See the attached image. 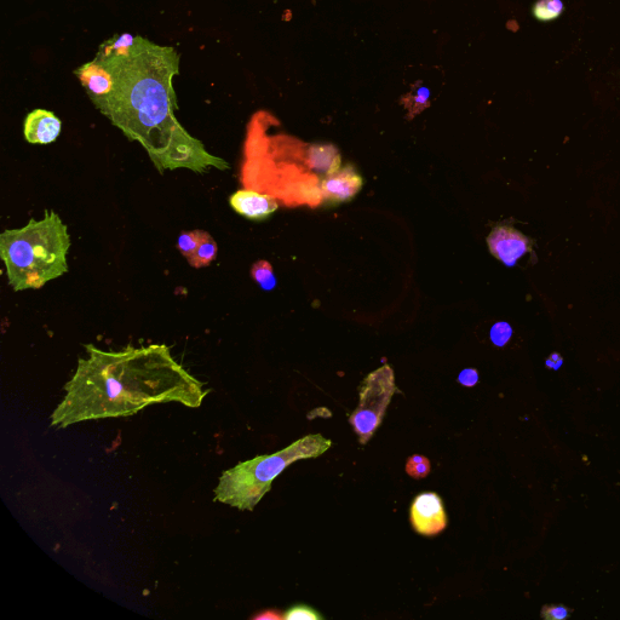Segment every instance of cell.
<instances>
[{
    "mask_svg": "<svg viewBox=\"0 0 620 620\" xmlns=\"http://www.w3.org/2000/svg\"><path fill=\"white\" fill-rule=\"evenodd\" d=\"M432 470V464L424 456L415 455L409 458L406 463V472L413 479L421 480L427 478Z\"/></svg>",
    "mask_w": 620,
    "mask_h": 620,
    "instance_id": "2e32d148",
    "label": "cell"
},
{
    "mask_svg": "<svg viewBox=\"0 0 620 620\" xmlns=\"http://www.w3.org/2000/svg\"><path fill=\"white\" fill-rule=\"evenodd\" d=\"M233 210L251 221L267 220L278 210L279 205L272 195L262 194L250 189H240L229 199Z\"/></svg>",
    "mask_w": 620,
    "mask_h": 620,
    "instance_id": "9c48e42d",
    "label": "cell"
},
{
    "mask_svg": "<svg viewBox=\"0 0 620 620\" xmlns=\"http://www.w3.org/2000/svg\"><path fill=\"white\" fill-rule=\"evenodd\" d=\"M217 251L216 241L208 233L202 243L199 244L198 249L188 258V262L193 268L208 267L212 261L216 260Z\"/></svg>",
    "mask_w": 620,
    "mask_h": 620,
    "instance_id": "7c38bea8",
    "label": "cell"
},
{
    "mask_svg": "<svg viewBox=\"0 0 620 620\" xmlns=\"http://www.w3.org/2000/svg\"><path fill=\"white\" fill-rule=\"evenodd\" d=\"M114 78V89L94 102L130 141L139 142L159 174L186 169L205 174L210 168L229 169L225 159L208 152L175 116L172 78L179 73V57L171 48L136 38L129 54L96 56Z\"/></svg>",
    "mask_w": 620,
    "mask_h": 620,
    "instance_id": "6da1fadb",
    "label": "cell"
},
{
    "mask_svg": "<svg viewBox=\"0 0 620 620\" xmlns=\"http://www.w3.org/2000/svg\"><path fill=\"white\" fill-rule=\"evenodd\" d=\"M564 9L562 0H538L533 7V15L539 21H551L558 19Z\"/></svg>",
    "mask_w": 620,
    "mask_h": 620,
    "instance_id": "5bb4252c",
    "label": "cell"
},
{
    "mask_svg": "<svg viewBox=\"0 0 620 620\" xmlns=\"http://www.w3.org/2000/svg\"><path fill=\"white\" fill-rule=\"evenodd\" d=\"M363 186V177L353 165L349 164L326 176L321 182L320 189L326 203L341 204L350 202Z\"/></svg>",
    "mask_w": 620,
    "mask_h": 620,
    "instance_id": "ba28073f",
    "label": "cell"
},
{
    "mask_svg": "<svg viewBox=\"0 0 620 620\" xmlns=\"http://www.w3.org/2000/svg\"><path fill=\"white\" fill-rule=\"evenodd\" d=\"M251 278L260 285L264 291H272L277 286L272 264L267 261H258L251 268Z\"/></svg>",
    "mask_w": 620,
    "mask_h": 620,
    "instance_id": "4fadbf2b",
    "label": "cell"
},
{
    "mask_svg": "<svg viewBox=\"0 0 620 620\" xmlns=\"http://www.w3.org/2000/svg\"><path fill=\"white\" fill-rule=\"evenodd\" d=\"M61 120L53 112L36 109L25 120V137L32 145H49L59 139Z\"/></svg>",
    "mask_w": 620,
    "mask_h": 620,
    "instance_id": "30bf717a",
    "label": "cell"
},
{
    "mask_svg": "<svg viewBox=\"0 0 620 620\" xmlns=\"http://www.w3.org/2000/svg\"><path fill=\"white\" fill-rule=\"evenodd\" d=\"M493 257L507 267H514L520 258L532 251V241L526 235L509 226H498L487 238Z\"/></svg>",
    "mask_w": 620,
    "mask_h": 620,
    "instance_id": "52a82bcc",
    "label": "cell"
},
{
    "mask_svg": "<svg viewBox=\"0 0 620 620\" xmlns=\"http://www.w3.org/2000/svg\"><path fill=\"white\" fill-rule=\"evenodd\" d=\"M458 382L464 387L472 388L479 382V373L474 369H465L459 373Z\"/></svg>",
    "mask_w": 620,
    "mask_h": 620,
    "instance_id": "ffe728a7",
    "label": "cell"
},
{
    "mask_svg": "<svg viewBox=\"0 0 620 620\" xmlns=\"http://www.w3.org/2000/svg\"><path fill=\"white\" fill-rule=\"evenodd\" d=\"M513 329L508 323H497L491 329V341L497 347H504L512 338Z\"/></svg>",
    "mask_w": 620,
    "mask_h": 620,
    "instance_id": "ac0fdd59",
    "label": "cell"
},
{
    "mask_svg": "<svg viewBox=\"0 0 620 620\" xmlns=\"http://www.w3.org/2000/svg\"><path fill=\"white\" fill-rule=\"evenodd\" d=\"M570 608L564 606H545L541 616L547 620H564L571 616Z\"/></svg>",
    "mask_w": 620,
    "mask_h": 620,
    "instance_id": "d6986e66",
    "label": "cell"
},
{
    "mask_svg": "<svg viewBox=\"0 0 620 620\" xmlns=\"http://www.w3.org/2000/svg\"><path fill=\"white\" fill-rule=\"evenodd\" d=\"M71 237L55 211L45 210L42 220L7 229L0 235V257L9 285L16 292L39 290L68 272Z\"/></svg>",
    "mask_w": 620,
    "mask_h": 620,
    "instance_id": "3957f363",
    "label": "cell"
},
{
    "mask_svg": "<svg viewBox=\"0 0 620 620\" xmlns=\"http://www.w3.org/2000/svg\"><path fill=\"white\" fill-rule=\"evenodd\" d=\"M331 446L332 441L321 434L307 435L273 455L241 462L221 475L214 491L215 502L254 512L286 468L301 459L323 456Z\"/></svg>",
    "mask_w": 620,
    "mask_h": 620,
    "instance_id": "277c9868",
    "label": "cell"
},
{
    "mask_svg": "<svg viewBox=\"0 0 620 620\" xmlns=\"http://www.w3.org/2000/svg\"><path fill=\"white\" fill-rule=\"evenodd\" d=\"M410 519L418 535L433 537L445 530L447 516L444 503L434 492L421 493L412 502Z\"/></svg>",
    "mask_w": 620,
    "mask_h": 620,
    "instance_id": "8992f818",
    "label": "cell"
},
{
    "mask_svg": "<svg viewBox=\"0 0 620 620\" xmlns=\"http://www.w3.org/2000/svg\"><path fill=\"white\" fill-rule=\"evenodd\" d=\"M206 232L204 231H192V232H183L180 235L179 241H177V248H179L181 254L185 256L188 260L191 257L195 250L198 249L202 240L206 237Z\"/></svg>",
    "mask_w": 620,
    "mask_h": 620,
    "instance_id": "9a60e30c",
    "label": "cell"
},
{
    "mask_svg": "<svg viewBox=\"0 0 620 620\" xmlns=\"http://www.w3.org/2000/svg\"><path fill=\"white\" fill-rule=\"evenodd\" d=\"M66 383L63 400L51 413V427L63 429L97 419L131 417L155 404L177 403L198 409L209 392L177 363L165 344L106 352L85 344Z\"/></svg>",
    "mask_w": 620,
    "mask_h": 620,
    "instance_id": "7a4b0ae2",
    "label": "cell"
},
{
    "mask_svg": "<svg viewBox=\"0 0 620 620\" xmlns=\"http://www.w3.org/2000/svg\"><path fill=\"white\" fill-rule=\"evenodd\" d=\"M88 95L93 102L105 99L114 89V78L99 60L86 63L76 71Z\"/></svg>",
    "mask_w": 620,
    "mask_h": 620,
    "instance_id": "8fae6325",
    "label": "cell"
},
{
    "mask_svg": "<svg viewBox=\"0 0 620 620\" xmlns=\"http://www.w3.org/2000/svg\"><path fill=\"white\" fill-rule=\"evenodd\" d=\"M395 392L394 370L389 365L367 376L360 389L359 407L349 418L361 445H366L380 428Z\"/></svg>",
    "mask_w": 620,
    "mask_h": 620,
    "instance_id": "5b68a950",
    "label": "cell"
},
{
    "mask_svg": "<svg viewBox=\"0 0 620 620\" xmlns=\"http://www.w3.org/2000/svg\"><path fill=\"white\" fill-rule=\"evenodd\" d=\"M254 619L256 620H266V619L281 620V619H284V614H281L277 610H267V611H263L261 613L256 614V616H254Z\"/></svg>",
    "mask_w": 620,
    "mask_h": 620,
    "instance_id": "44dd1931",
    "label": "cell"
},
{
    "mask_svg": "<svg viewBox=\"0 0 620 620\" xmlns=\"http://www.w3.org/2000/svg\"><path fill=\"white\" fill-rule=\"evenodd\" d=\"M285 620H323L324 617L321 614L314 610V608L309 607L307 605H296L294 607L289 608L284 613Z\"/></svg>",
    "mask_w": 620,
    "mask_h": 620,
    "instance_id": "e0dca14e",
    "label": "cell"
}]
</instances>
